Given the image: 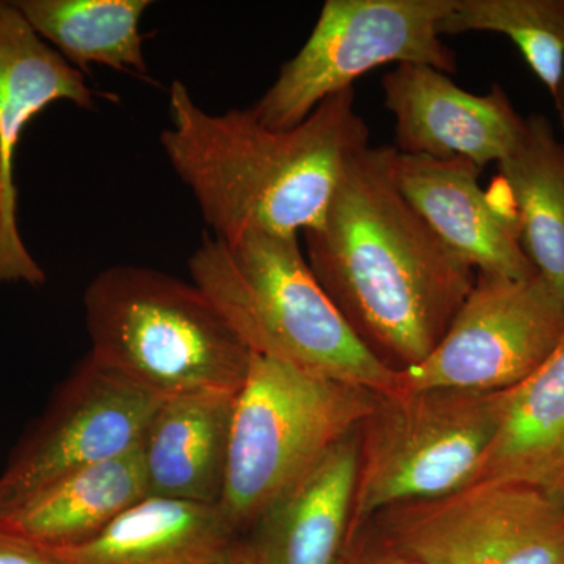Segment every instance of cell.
I'll return each mask as SVG.
<instances>
[{"instance_id": "obj_13", "label": "cell", "mask_w": 564, "mask_h": 564, "mask_svg": "<svg viewBox=\"0 0 564 564\" xmlns=\"http://www.w3.org/2000/svg\"><path fill=\"white\" fill-rule=\"evenodd\" d=\"M393 172L406 202L475 272L513 280L538 274L522 250L510 206L481 188L480 166L463 158L395 152Z\"/></svg>"}, {"instance_id": "obj_20", "label": "cell", "mask_w": 564, "mask_h": 564, "mask_svg": "<svg viewBox=\"0 0 564 564\" xmlns=\"http://www.w3.org/2000/svg\"><path fill=\"white\" fill-rule=\"evenodd\" d=\"M21 11L40 39L80 70L93 65L152 82L140 24L150 0H18Z\"/></svg>"}, {"instance_id": "obj_2", "label": "cell", "mask_w": 564, "mask_h": 564, "mask_svg": "<svg viewBox=\"0 0 564 564\" xmlns=\"http://www.w3.org/2000/svg\"><path fill=\"white\" fill-rule=\"evenodd\" d=\"M169 111L162 150L223 240L318 228L348 165L370 147L355 87L285 131L265 128L250 107L210 113L180 79L170 87Z\"/></svg>"}, {"instance_id": "obj_17", "label": "cell", "mask_w": 564, "mask_h": 564, "mask_svg": "<svg viewBox=\"0 0 564 564\" xmlns=\"http://www.w3.org/2000/svg\"><path fill=\"white\" fill-rule=\"evenodd\" d=\"M148 496L140 447L63 475L0 511V529L51 549L90 543Z\"/></svg>"}, {"instance_id": "obj_7", "label": "cell", "mask_w": 564, "mask_h": 564, "mask_svg": "<svg viewBox=\"0 0 564 564\" xmlns=\"http://www.w3.org/2000/svg\"><path fill=\"white\" fill-rule=\"evenodd\" d=\"M454 6L455 0H326L310 39L281 66L252 113L265 128L285 131L388 63L456 73L454 51L440 33Z\"/></svg>"}, {"instance_id": "obj_14", "label": "cell", "mask_w": 564, "mask_h": 564, "mask_svg": "<svg viewBox=\"0 0 564 564\" xmlns=\"http://www.w3.org/2000/svg\"><path fill=\"white\" fill-rule=\"evenodd\" d=\"M358 430L334 445L256 519L247 544L254 564L340 562L351 540Z\"/></svg>"}, {"instance_id": "obj_4", "label": "cell", "mask_w": 564, "mask_h": 564, "mask_svg": "<svg viewBox=\"0 0 564 564\" xmlns=\"http://www.w3.org/2000/svg\"><path fill=\"white\" fill-rule=\"evenodd\" d=\"M84 310L93 358L162 399L242 388L251 351L193 282L109 267L87 285Z\"/></svg>"}, {"instance_id": "obj_19", "label": "cell", "mask_w": 564, "mask_h": 564, "mask_svg": "<svg viewBox=\"0 0 564 564\" xmlns=\"http://www.w3.org/2000/svg\"><path fill=\"white\" fill-rule=\"evenodd\" d=\"M499 166V185L534 272L564 303V139L543 115L527 117Z\"/></svg>"}, {"instance_id": "obj_21", "label": "cell", "mask_w": 564, "mask_h": 564, "mask_svg": "<svg viewBox=\"0 0 564 564\" xmlns=\"http://www.w3.org/2000/svg\"><path fill=\"white\" fill-rule=\"evenodd\" d=\"M499 33L518 47L552 99L564 79V0H455L440 33Z\"/></svg>"}, {"instance_id": "obj_11", "label": "cell", "mask_w": 564, "mask_h": 564, "mask_svg": "<svg viewBox=\"0 0 564 564\" xmlns=\"http://www.w3.org/2000/svg\"><path fill=\"white\" fill-rule=\"evenodd\" d=\"M118 101L87 84L22 17L13 2H0V284L25 282L39 288L46 274L25 248L18 229L14 158L33 118L57 101L91 110L96 101Z\"/></svg>"}, {"instance_id": "obj_3", "label": "cell", "mask_w": 564, "mask_h": 564, "mask_svg": "<svg viewBox=\"0 0 564 564\" xmlns=\"http://www.w3.org/2000/svg\"><path fill=\"white\" fill-rule=\"evenodd\" d=\"M188 270L251 355L378 395L399 391V372L362 344L323 291L300 236L204 234Z\"/></svg>"}, {"instance_id": "obj_12", "label": "cell", "mask_w": 564, "mask_h": 564, "mask_svg": "<svg viewBox=\"0 0 564 564\" xmlns=\"http://www.w3.org/2000/svg\"><path fill=\"white\" fill-rule=\"evenodd\" d=\"M384 107L395 120L392 147L406 155L463 158L485 169L502 162L524 129L500 85L475 95L443 70L426 65H397L381 80Z\"/></svg>"}, {"instance_id": "obj_25", "label": "cell", "mask_w": 564, "mask_h": 564, "mask_svg": "<svg viewBox=\"0 0 564 564\" xmlns=\"http://www.w3.org/2000/svg\"><path fill=\"white\" fill-rule=\"evenodd\" d=\"M556 113H558L560 126H562L564 132V79L562 82V87H560L558 95L554 99Z\"/></svg>"}, {"instance_id": "obj_15", "label": "cell", "mask_w": 564, "mask_h": 564, "mask_svg": "<svg viewBox=\"0 0 564 564\" xmlns=\"http://www.w3.org/2000/svg\"><path fill=\"white\" fill-rule=\"evenodd\" d=\"M236 397L196 392L162 400L140 444L148 496L220 505Z\"/></svg>"}, {"instance_id": "obj_5", "label": "cell", "mask_w": 564, "mask_h": 564, "mask_svg": "<svg viewBox=\"0 0 564 564\" xmlns=\"http://www.w3.org/2000/svg\"><path fill=\"white\" fill-rule=\"evenodd\" d=\"M377 393L252 355L234 404L220 508L239 533L373 410Z\"/></svg>"}, {"instance_id": "obj_23", "label": "cell", "mask_w": 564, "mask_h": 564, "mask_svg": "<svg viewBox=\"0 0 564 564\" xmlns=\"http://www.w3.org/2000/svg\"><path fill=\"white\" fill-rule=\"evenodd\" d=\"M337 564H419L410 556L400 554L395 549L389 547L383 541L373 547L361 549L356 554H350L348 549H345L343 558Z\"/></svg>"}, {"instance_id": "obj_10", "label": "cell", "mask_w": 564, "mask_h": 564, "mask_svg": "<svg viewBox=\"0 0 564 564\" xmlns=\"http://www.w3.org/2000/svg\"><path fill=\"white\" fill-rule=\"evenodd\" d=\"M162 400L91 355L82 359L11 452L0 511L63 475L139 448Z\"/></svg>"}, {"instance_id": "obj_24", "label": "cell", "mask_w": 564, "mask_h": 564, "mask_svg": "<svg viewBox=\"0 0 564 564\" xmlns=\"http://www.w3.org/2000/svg\"><path fill=\"white\" fill-rule=\"evenodd\" d=\"M229 564H254L252 562V556L250 551H248V545H240L239 552H237L236 556H234L232 562Z\"/></svg>"}, {"instance_id": "obj_6", "label": "cell", "mask_w": 564, "mask_h": 564, "mask_svg": "<svg viewBox=\"0 0 564 564\" xmlns=\"http://www.w3.org/2000/svg\"><path fill=\"white\" fill-rule=\"evenodd\" d=\"M500 408L502 392L377 393L358 430L351 534L397 505L440 499L477 484Z\"/></svg>"}, {"instance_id": "obj_16", "label": "cell", "mask_w": 564, "mask_h": 564, "mask_svg": "<svg viewBox=\"0 0 564 564\" xmlns=\"http://www.w3.org/2000/svg\"><path fill=\"white\" fill-rule=\"evenodd\" d=\"M239 538L220 505L147 496L90 543L55 552L65 564H229Z\"/></svg>"}, {"instance_id": "obj_8", "label": "cell", "mask_w": 564, "mask_h": 564, "mask_svg": "<svg viewBox=\"0 0 564 564\" xmlns=\"http://www.w3.org/2000/svg\"><path fill=\"white\" fill-rule=\"evenodd\" d=\"M373 519L419 564H564V496L534 486L477 481Z\"/></svg>"}, {"instance_id": "obj_22", "label": "cell", "mask_w": 564, "mask_h": 564, "mask_svg": "<svg viewBox=\"0 0 564 564\" xmlns=\"http://www.w3.org/2000/svg\"><path fill=\"white\" fill-rule=\"evenodd\" d=\"M0 564H65L57 552L0 529Z\"/></svg>"}, {"instance_id": "obj_9", "label": "cell", "mask_w": 564, "mask_h": 564, "mask_svg": "<svg viewBox=\"0 0 564 564\" xmlns=\"http://www.w3.org/2000/svg\"><path fill=\"white\" fill-rule=\"evenodd\" d=\"M564 336V303L540 274L477 273L441 343L399 372V391L503 392L529 378Z\"/></svg>"}, {"instance_id": "obj_18", "label": "cell", "mask_w": 564, "mask_h": 564, "mask_svg": "<svg viewBox=\"0 0 564 564\" xmlns=\"http://www.w3.org/2000/svg\"><path fill=\"white\" fill-rule=\"evenodd\" d=\"M478 481L564 496V336L529 378L502 392L499 429Z\"/></svg>"}, {"instance_id": "obj_1", "label": "cell", "mask_w": 564, "mask_h": 564, "mask_svg": "<svg viewBox=\"0 0 564 564\" xmlns=\"http://www.w3.org/2000/svg\"><path fill=\"white\" fill-rule=\"evenodd\" d=\"M392 144L348 165L322 225L303 234L307 262L356 336L391 369L441 343L477 272L400 192Z\"/></svg>"}]
</instances>
